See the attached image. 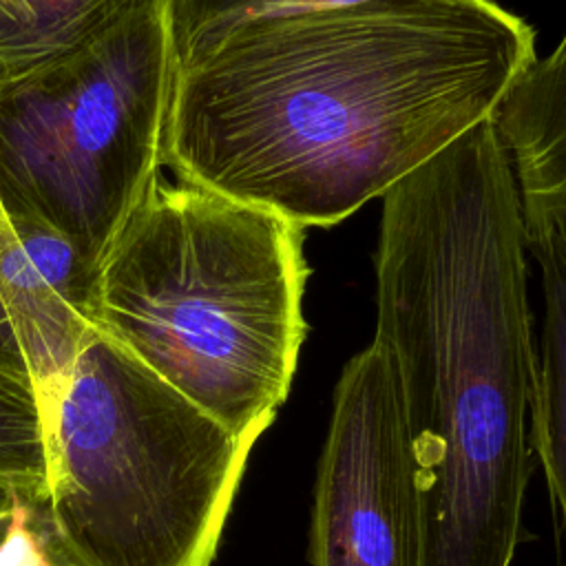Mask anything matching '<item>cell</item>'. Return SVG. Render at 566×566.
Here are the masks:
<instances>
[{"mask_svg":"<svg viewBox=\"0 0 566 566\" xmlns=\"http://www.w3.org/2000/svg\"><path fill=\"white\" fill-rule=\"evenodd\" d=\"M177 49L170 0H133L69 53L0 84V201L95 272L161 170Z\"/></svg>","mask_w":566,"mask_h":566,"instance_id":"5","label":"cell"},{"mask_svg":"<svg viewBox=\"0 0 566 566\" xmlns=\"http://www.w3.org/2000/svg\"><path fill=\"white\" fill-rule=\"evenodd\" d=\"M522 206L566 226V150L515 166Z\"/></svg>","mask_w":566,"mask_h":566,"instance_id":"13","label":"cell"},{"mask_svg":"<svg viewBox=\"0 0 566 566\" xmlns=\"http://www.w3.org/2000/svg\"><path fill=\"white\" fill-rule=\"evenodd\" d=\"M42 413L62 566H212L263 431L232 433L93 325Z\"/></svg>","mask_w":566,"mask_h":566,"instance_id":"4","label":"cell"},{"mask_svg":"<svg viewBox=\"0 0 566 566\" xmlns=\"http://www.w3.org/2000/svg\"><path fill=\"white\" fill-rule=\"evenodd\" d=\"M493 122L515 166L566 150V33L517 75Z\"/></svg>","mask_w":566,"mask_h":566,"instance_id":"10","label":"cell"},{"mask_svg":"<svg viewBox=\"0 0 566 566\" xmlns=\"http://www.w3.org/2000/svg\"><path fill=\"white\" fill-rule=\"evenodd\" d=\"M535 60L493 0H365L234 24L181 53L161 168L329 228L491 119Z\"/></svg>","mask_w":566,"mask_h":566,"instance_id":"1","label":"cell"},{"mask_svg":"<svg viewBox=\"0 0 566 566\" xmlns=\"http://www.w3.org/2000/svg\"><path fill=\"white\" fill-rule=\"evenodd\" d=\"M27 502H29L27 495H22L13 489L0 486V548H2L4 539L9 537L11 528L15 526L18 517L22 515Z\"/></svg>","mask_w":566,"mask_h":566,"instance_id":"14","label":"cell"},{"mask_svg":"<svg viewBox=\"0 0 566 566\" xmlns=\"http://www.w3.org/2000/svg\"><path fill=\"white\" fill-rule=\"evenodd\" d=\"M524 208V206H522ZM526 250L542 274L544 321L531 402L535 444L566 537V226L524 208Z\"/></svg>","mask_w":566,"mask_h":566,"instance_id":"8","label":"cell"},{"mask_svg":"<svg viewBox=\"0 0 566 566\" xmlns=\"http://www.w3.org/2000/svg\"><path fill=\"white\" fill-rule=\"evenodd\" d=\"M314 566H422L420 495L405 398L371 340L345 365L312 513Z\"/></svg>","mask_w":566,"mask_h":566,"instance_id":"6","label":"cell"},{"mask_svg":"<svg viewBox=\"0 0 566 566\" xmlns=\"http://www.w3.org/2000/svg\"><path fill=\"white\" fill-rule=\"evenodd\" d=\"M374 265V340L402 387L422 566H511L537 352L522 195L493 117L382 195Z\"/></svg>","mask_w":566,"mask_h":566,"instance_id":"2","label":"cell"},{"mask_svg":"<svg viewBox=\"0 0 566 566\" xmlns=\"http://www.w3.org/2000/svg\"><path fill=\"white\" fill-rule=\"evenodd\" d=\"M356 2L365 0H170L175 49L181 53L248 20Z\"/></svg>","mask_w":566,"mask_h":566,"instance_id":"12","label":"cell"},{"mask_svg":"<svg viewBox=\"0 0 566 566\" xmlns=\"http://www.w3.org/2000/svg\"><path fill=\"white\" fill-rule=\"evenodd\" d=\"M0 486L44 502L49 493L46 429L40 398L24 378L0 371Z\"/></svg>","mask_w":566,"mask_h":566,"instance_id":"11","label":"cell"},{"mask_svg":"<svg viewBox=\"0 0 566 566\" xmlns=\"http://www.w3.org/2000/svg\"><path fill=\"white\" fill-rule=\"evenodd\" d=\"M133 0H0V84L80 46Z\"/></svg>","mask_w":566,"mask_h":566,"instance_id":"9","label":"cell"},{"mask_svg":"<svg viewBox=\"0 0 566 566\" xmlns=\"http://www.w3.org/2000/svg\"><path fill=\"white\" fill-rule=\"evenodd\" d=\"M305 228L153 177L104 250L88 323L237 436L265 431L307 334Z\"/></svg>","mask_w":566,"mask_h":566,"instance_id":"3","label":"cell"},{"mask_svg":"<svg viewBox=\"0 0 566 566\" xmlns=\"http://www.w3.org/2000/svg\"><path fill=\"white\" fill-rule=\"evenodd\" d=\"M91 279L64 239L11 221L0 201V371L29 380L40 405L91 329Z\"/></svg>","mask_w":566,"mask_h":566,"instance_id":"7","label":"cell"}]
</instances>
